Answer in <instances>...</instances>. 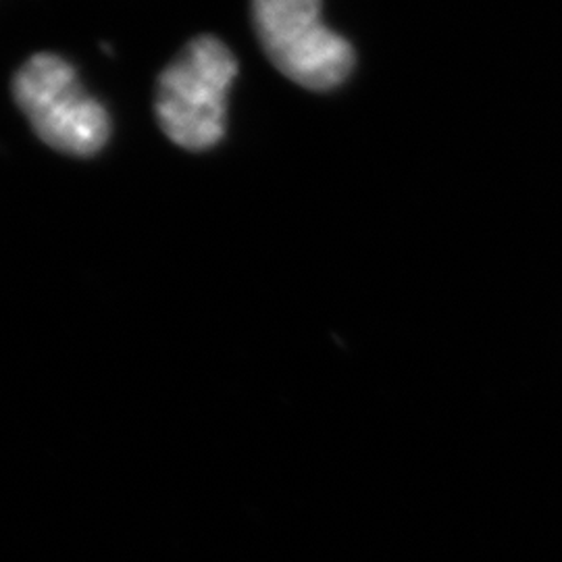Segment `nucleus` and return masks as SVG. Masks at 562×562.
Listing matches in <instances>:
<instances>
[{
  "label": "nucleus",
  "instance_id": "obj_2",
  "mask_svg": "<svg viewBox=\"0 0 562 562\" xmlns=\"http://www.w3.org/2000/svg\"><path fill=\"white\" fill-rule=\"evenodd\" d=\"M13 97L38 138L63 155L92 157L111 136L106 109L59 55L25 60L13 78Z\"/></svg>",
  "mask_w": 562,
  "mask_h": 562
},
{
  "label": "nucleus",
  "instance_id": "obj_3",
  "mask_svg": "<svg viewBox=\"0 0 562 562\" xmlns=\"http://www.w3.org/2000/svg\"><path fill=\"white\" fill-rule=\"evenodd\" d=\"M252 23L267 59L308 90H329L348 78L350 44L322 18V0H252Z\"/></svg>",
  "mask_w": 562,
  "mask_h": 562
},
{
  "label": "nucleus",
  "instance_id": "obj_1",
  "mask_svg": "<svg viewBox=\"0 0 562 562\" xmlns=\"http://www.w3.org/2000/svg\"><path fill=\"white\" fill-rule=\"evenodd\" d=\"M238 63L225 42L196 36L162 69L155 113L162 134L186 150H206L222 140L227 94Z\"/></svg>",
  "mask_w": 562,
  "mask_h": 562
}]
</instances>
